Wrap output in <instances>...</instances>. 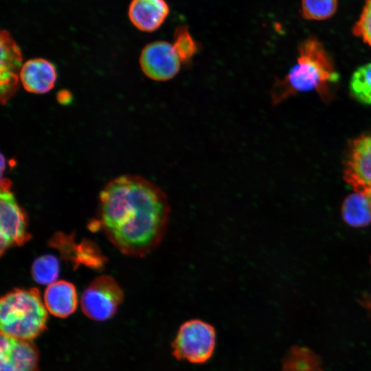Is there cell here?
Listing matches in <instances>:
<instances>
[{"label": "cell", "mask_w": 371, "mask_h": 371, "mask_svg": "<svg viewBox=\"0 0 371 371\" xmlns=\"http://www.w3.org/2000/svg\"><path fill=\"white\" fill-rule=\"evenodd\" d=\"M98 224L123 254L143 257L163 239L170 216L164 191L150 181L124 175L101 191Z\"/></svg>", "instance_id": "cell-1"}, {"label": "cell", "mask_w": 371, "mask_h": 371, "mask_svg": "<svg viewBox=\"0 0 371 371\" xmlns=\"http://www.w3.org/2000/svg\"><path fill=\"white\" fill-rule=\"evenodd\" d=\"M338 79L334 63L324 45L310 36L299 45L295 64L284 77L275 80L271 91L272 102L277 104L297 93L313 91L328 102Z\"/></svg>", "instance_id": "cell-2"}, {"label": "cell", "mask_w": 371, "mask_h": 371, "mask_svg": "<svg viewBox=\"0 0 371 371\" xmlns=\"http://www.w3.org/2000/svg\"><path fill=\"white\" fill-rule=\"evenodd\" d=\"M47 313L36 288L14 289L0 300L1 334L32 341L47 327Z\"/></svg>", "instance_id": "cell-3"}, {"label": "cell", "mask_w": 371, "mask_h": 371, "mask_svg": "<svg viewBox=\"0 0 371 371\" xmlns=\"http://www.w3.org/2000/svg\"><path fill=\"white\" fill-rule=\"evenodd\" d=\"M215 344L214 326L200 319H191L179 327L172 343V353L178 360L203 363L212 357Z\"/></svg>", "instance_id": "cell-4"}, {"label": "cell", "mask_w": 371, "mask_h": 371, "mask_svg": "<svg viewBox=\"0 0 371 371\" xmlns=\"http://www.w3.org/2000/svg\"><path fill=\"white\" fill-rule=\"evenodd\" d=\"M11 182L1 178L0 192L1 254L8 248L21 246L31 238L27 231L26 212L18 203L10 190Z\"/></svg>", "instance_id": "cell-5"}, {"label": "cell", "mask_w": 371, "mask_h": 371, "mask_svg": "<svg viewBox=\"0 0 371 371\" xmlns=\"http://www.w3.org/2000/svg\"><path fill=\"white\" fill-rule=\"evenodd\" d=\"M123 299V291L116 280L109 276H101L84 291L80 305L89 318L104 321L114 315Z\"/></svg>", "instance_id": "cell-6"}, {"label": "cell", "mask_w": 371, "mask_h": 371, "mask_svg": "<svg viewBox=\"0 0 371 371\" xmlns=\"http://www.w3.org/2000/svg\"><path fill=\"white\" fill-rule=\"evenodd\" d=\"M344 176L357 192L371 190V133L361 135L350 143Z\"/></svg>", "instance_id": "cell-7"}, {"label": "cell", "mask_w": 371, "mask_h": 371, "mask_svg": "<svg viewBox=\"0 0 371 371\" xmlns=\"http://www.w3.org/2000/svg\"><path fill=\"white\" fill-rule=\"evenodd\" d=\"M181 63L172 44L164 41L146 45L139 56L143 73L157 81H166L174 78L179 71Z\"/></svg>", "instance_id": "cell-8"}, {"label": "cell", "mask_w": 371, "mask_h": 371, "mask_svg": "<svg viewBox=\"0 0 371 371\" xmlns=\"http://www.w3.org/2000/svg\"><path fill=\"white\" fill-rule=\"evenodd\" d=\"M38 361L31 341L1 334L0 371H38Z\"/></svg>", "instance_id": "cell-9"}, {"label": "cell", "mask_w": 371, "mask_h": 371, "mask_svg": "<svg viewBox=\"0 0 371 371\" xmlns=\"http://www.w3.org/2000/svg\"><path fill=\"white\" fill-rule=\"evenodd\" d=\"M22 54L15 41L6 30L1 32V100L4 103L19 87Z\"/></svg>", "instance_id": "cell-10"}, {"label": "cell", "mask_w": 371, "mask_h": 371, "mask_svg": "<svg viewBox=\"0 0 371 371\" xmlns=\"http://www.w3.org/2000/svg\"><path fill=\"white\" fill-rule=\"evenodd\" d=\"M57 72L50 61L36 58L23 63L20 72V82L27 91L43 94L50 91L56 84Z\"/></svg>", "instance_id": "cell-11"}, {"label": "cell", "mask_w": 371, "mask_h": 371, "mask_svg": "<svg viewBox=\"0 0 371 371\" xmlns=\"http://www.w3.org/2000/svg\"><path fill=\"white\" fill-rule=\"evenodd\" d=\"M50 244L51 246L58 249L65 259L71 260L76 265L83 264L99 269L105 262V258L97 245L87 240L76 244L71 236L60 233L54 236L50 240Z\"/></svg>", "instance_id": "cell-12"}, {"label": "cell", "mask_w": 371, "mask_h": 371, "mask_svg": "<svg viewBox=\"0 0 371 371\" xmlns=\"http://www.w3.org/2000/svg\"><path fill=\"white\" fill-rule=\"evenodd\" d=\"M169 11V6L165 0H132L128 15L137 29L151 32L160 27Z\"/></svg>", "instance_id": "cell-13"}, {"label": "cell", "mask_w": 371, "mask_h": 371, "mask_svg": "<svg viewBox=\"0 0 371 371\" xmlns=\"http://www.w3.org/2000/svg\"><path fill=\"white\" fill-rule=\"evenodd\" d=\"M44 304L47 311L54 316L60 318L69 316L78 304L75 286L65 280L49 284L44 293Z\"/></svg>", "instance_id": "cell-14"}, {"label": "cell", "mask_w": 371, "mask_h": 371, "mask_svg": "<svg viewBox=\"0 0 371 371\" xmlns=\"http://www.w3.org/2000/svg\"><path fill=\"white\" fill-rule=\"evenodd\" d=\"M344 221L353 227H362L371 221V207L364 194L357 192L349 195L342 205Z\"/></svg>", "instance_id": "cell-15"}, {"label": "cell", "mask_w": 371, "mask_h": 371, "mask_svg": "<svg viewBox=\"0 0 371 371\" xmlns=\"http://www.w3.org/2000/svg\"><path fill=\"white\" fill-rule=\"evenodd\" d=\"M282 371H324L319 356L300 346L292 347L285 355Z\"/></svg>", "instance_id": "cell-16"}, {"label": "cell", "mask_w": 371, "mask_h": 371, "mask_svg": "<svg viewBox=\"0 0 371 371\" xmlns=\"http://www.w3.org/2000/svg\"><path fill=\"white\" fill-rule=\"evenodd\" d=\"M352 97L363 104L371 105V63L358 67L349 83Z\"/></svg>", "instance_id": "cell-17"}, {"label": "cell", "mask_w": 371, "mask_h": 371, "mask_svg": "<svg viewBox=\"0 0 371 371\" xmlns=\"http://www.w3.org/2000/svg\"><path fill=\"white\" fill-rule=\"evenodd\" d=\"M32 278L41 284H51L56 282L59 274L58 260L52 255L37 258L31 269Z\"/></svg>", "instance_id": "cell-18"}, {"label": "cell", "mask_w": 371, "mask_h": 371, "mask_svg": "<svg viewBox=\"0 0 371 371\" xmlns=\"http://www.w3.org/2000/svg\"><path fill=\"white\" fill-rule=\"evenodd\" d=\"M337 7V0H302V14L308 20H324L332 16Z\"/></svg>", "instance_id": "cell-19"}, {"label": "cell", "mask_w": 371, "mask_h": 371, "mask_svg": "<svg viewBox=\"0 0 371 371\" xmlns=\"http://www.w3.org/2000/svg\"><path fill=\"white\" fill-rule=\"evenodd\" d=\"M172 45L184 63L190 61L198 52V44L185 25H180L175 30Z\"/></svg>", "instance_id": "cell-20"}, {"label": "cell", "mask_w": 371, "mask_h": 371, "mask_svg": "<svg viewBox=\"0 0 371 371\" xmlns=\"http://www.w3.org/2000/svg\"><path fill=\"white\" fill-rule=\"evenodd\" d=\"M352 32L355 36L371 47V0L366 1Z\"/></svg>", "instance_id": "cell-21"}, {"label": "cell", "mask_w": 371, "mask_h": 371, "mask_svg": "<svg viewBox=\"0 0 371 371\" xmlns=\"http://www.w3.org/2000/svg\"><path fill=\"white\" fill-rule=\"evenodd\" d=\"M364 194L367 197L368 201V202L370 203V207H371V190L364 193Z\"/></svg>", "instance_id": "cell-22"}, {"label": "cell", "mask_w": 371, "mask_h": 371, "mask_svg": "<svg viewBox=\"0 0 371 371\" xmlns=\"http://www.w3.org/2000/svg\"><path fill=\"white\" fill-rule=\"evenodd\" d=\"M370 308H371V304H370Z\"/></svg>", "instance_id": "cell-23"}]
</instances>
